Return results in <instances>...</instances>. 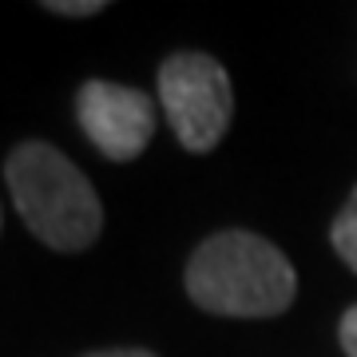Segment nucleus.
I'll return each mask as SVG.
<instances>
[{"label": "nucleus", "instance_id": "1", "mask_svg": "<svg viewBox=\"0 0 357 357\" xmlns=\"http://www.w3.org/2000/svg\"><path fill=\"white\" fill-rule=\"evenodd\" d=\"M187 294L218 318H278L298 294V274L274 243L250 230H218L187 262Z\"/></svg>", "mask_w": 357, "mask_h": 357}, {"label": "nucleus", "instance_id": "2", "mask_svg": "<svg viewBox=\"0 0 357 357\" xmlns=\"http://www.w3.org/2000/svg\"><path fill=\"white\" fill-rule=\"evenodd\" d=\"M8 191L24 218V227L52 250H88L103 230V206L88 175L52 143L28 139L20 143L8 163Z\"/></svg>", "mask_w": 357, "mask_h": 357}, {"label": "nucleus", "instance_id": "3", "mask_svg": "<svg viewBox=\"0 0 357 357\" xmlns=\"http://www.w3.org/2000/svg\"><path fill=\"white\" fill-rule=\"evenodd\" d=\"M159 100L171 131L191 155L215 151L234 115L227 68L203 52H175L159 68Z\"/></svg>", "mask_w": 357, "mask_h": 357}, {"label": "nucleus", "instance_id": "4", "mask_svg": "<svg viewBox=\"0 0 357 357\" xmlns=\"http://www.w3.org/2000/svg\"><path fill=\"white\" fill-rule=\"evenodd\" d=\"M76 119L84 135L96 143V151L131 163L147 151L155 135V103L147 91L123 88L112 79H88L76 96Z\"/></svg>", "mask_w": 357, "mask_h": 357}, {"label": "nucleus", "instance_id": "5", "mask_svg": "<svg viewBox=\"0 0 357 357\" xmlns=\"http://www.w3.org/2000/svg\"><path fill=\"white\" fill-rule=\"evenodd\" d=\"M330 243H333V250H337V258H342L345 266L357 270V187H354V195L345 199L342 215L333 218Z\"/></svg>", "mask_w": 357, "mask_h": 357}, {"label": "nucleus", "instance_id": "6", "mask_svg": "<svg viewBox=\"0 0 357 357\" xmlns=\"http://www.w3.org/2000/svg\"><path fill=\"white\" fill-rule=\"evenodd\" d=\"M44 8L56 16H96L103 8V0H48Z\"/></svg>", "mask_w": 357, "mask_h": 357}, {"label": "nucleus", "instance_id": "7", "mask_svg": "<svg viewBox=\"0 0 357 357\" xmlns=\"http://www.w3.org/2000/svg\"><path fill=\"white\" fill-rule=\"evenodd\" d=\"M337 337H342V349L349 357H357V306L345 310V318H342V330H337Z\"/></svg>", "mask_w": 357, "mask_h": 357}, {"label": "nucleus", "instance_id": "8", "mask_svg": "<svg viewBox=\"0 0 357 357\" xmlns=\"http://www.w3.org/2000/svg\"><path fill=\"white\" fill-rule=\"evenodd\" d=\"M84 357H155L151 349H100V354H84Z\"/></svg>", "mask_w": 357, "mask_h": 357}]
</instances>
